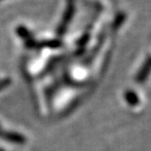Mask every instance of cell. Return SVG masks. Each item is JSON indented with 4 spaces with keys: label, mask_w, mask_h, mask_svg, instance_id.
<instances>
[{
    "label": "cell",
    "mask_w": 151,
    "mask_h": 151,
    "mask_svg": "<svg viewBox=\"0 0 151 151\" xmlns=\"http://www.w3.org/2000/svg\"><path fill=\"white\" fill-rule=\"evenodd\" d=\"M124 98L127 104L131 105V106H134V105L139 104V95L134 91H133V90H127L124 94Z\"/></svg>",
    "instance_id": "7a4b0ae2"
},
{
    "label": "cell",
    "mask_w": 151,
    "mask_h": 151,
    "mask_svg": "<svg viewBox=\"0 0 151 151\" xmlns=\"http://www.w3.org/2000/svg\"><path fill=\"white\" fill-rule=\"evenodd\" d=\"M150 72H151V56L147 58L145 63H143L141 68L139 69V71L137 72V74L136 76V80L139 83L144 82L148 78Z\"/></svg>",
    "instance_id": "6da1fadb"
}]
</instances>
